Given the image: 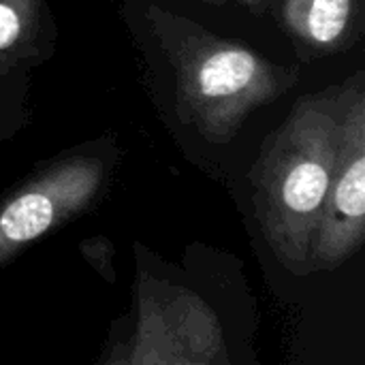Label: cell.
Listing matches in <instances>:
<instances>
[{"label": "cell", "mask_w": 365, "mask_h": 365, "mask_svg": "<svg viewBox=\"0 0 365 365\" xmlns=\"http://www.w3.org/2000/svg\"><path fill=\"white\" fill-rule=\"evenodd\" d=\"M342 118V86L302 96L250 171L252 205L276 261L308 276V252L331 180Z\"/></svg>", "instance_id": "6da1fadb"}, {"label": "cell", "mask_w": 365, "mask_h": 365, "mask_svg": "<svg viewBox=\"0 0 365 365\" xmlns=\"http://www.w3.org/2000/svg\"><path fill=\"white\" fill-rule=\"evenodd\" d=\"M148 19L175 71L178 111L210 143H229L257 109L284 96L299 79L297 66L276 64L154 4Z\"/></svg>", "instance_id": "7a4b0ae2"}, {"label": "cell", "mask_w": 365, "mask_h": 365, "mask_svg": "<svg viewBox=\"0 0 365 365\" xmlns=\"http://www.w3.org/2000/svg\"><path fill=\"white\" fill-rule=\"evenodd\" d=\"M109 364H227V342L216 312L192 291L139 272L133 336Z\"/></svg>", "instance_id": "3957f363"}, {"label": "cell", "mask_w": 365, "mask_h": 365, "mask_svg": "<svg viewBox=\"0 0 365 365\" xmlns=\"http://www.w3.org/2000/svg\"><path fill=\"white\" fill-rule=\"evenodd\" d=\"M365 240V75L342 83V118L336 163L319 212L308 269L329 272L353 259Z\"/></svg>", "instance_id": "277c9868"}, {"label": "cell", "mask_w": 365, "mask_h": 365, "mask_svg": "<svg viewBox=\"0 0 365 365\" xmlns=\"http://www.w3.org/2000/svg\"><path fill=\"white\" fill-rule=\"evenodd\" d=\"M105 184L103 158L51 160L0 199V269L51 231L86 214Z\"/></svg>", "instance_id": "5b68a950"}, {"label": "cell", "mask_w": 365, "mask_h": 365, "mask_svg": "<svg viewBox=\"0 0 365 365\" xmlns=\"http://www.w3.org/2000/svg\"><path fill=\"white\" fill-rule=\"evenodd\" d=\"M282 26L310 56L351 47L364 26V0H282Z\"/></svg>", "instance_id": "8992f818"}, {"label": "cell", "mask_w": 365, "mask_h": 365, "mask_svg": "<svg viewBox=\"0 0 365 365\" xmlns=\"http://www.w3.org/2000/svg\"><path fill=\"white\" fill-rule=\"evenodd\" d=\"M45 0H0V75L43 60Z\"/></svg>", "instance_id": "52a82bcc"}, {"label": "cell", "mask_w": 365, "mask_h": 365, "mask_svg": "<svg viewBox=\"0 0 365 365\" xmlns=\"http://www.w3.org/2000/svg\"><path fill=\"white\" fill-rule=\"evenodd\" d=\"M240 2H242L244 6H248L250 11H255V13H261V11H263V6H261L263 0H240Z\"/></svg>", "instance_id": "ba28073f"}, {"label": "cell", "mask_w": 365, "mask_h": 365, "mask_svg": "<svg viewBox=\"0 0 365 365\" xmlns=\"http://www.w3.org/2000/svg\"><path fill=\"white\" fill-rule=\"evenodd\" d=\"M203 2H210V4H225L227 0H203Z\"/></svg>", "instance_id": "9c48e42d"}]
</instances>
